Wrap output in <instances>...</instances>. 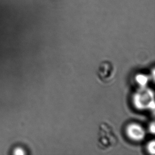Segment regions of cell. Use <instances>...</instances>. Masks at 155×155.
Wrapping results in <instances>:
<instances>
[{
  "label": "cell",
  "mask_w": 155,
  "mask_h": 155,
  "mask_svg": "<svg viewBox=\"0 0 155 155\" xmlns=\"http://www.w3.org/2000/svg\"><path fill=\"white\" fill-rule=\"evenodd\" d=\"M117 68L111 61L108 60L101 61L97 68V76L100 82L103 84H109L114 80Z\"/></svg>",
  "instance_id": "7a4b0ae2"
},
{
  "label": "cell",
  "mask_w": 155,
  "mask_h": 155,
  "mask_svg": "<svg viewBox=\"0 0 155 155\" xmlns=\"http://www.w3.org/2000/svg\"><path fill=\"white\" fill-rule=\"evenodd\" d=\"M24 151L22 149H21L20 148H18L15 150V154L16 155H23L24 154Z\"/></svg>",
  "instance_id": "3957f363"
},
{
  "label": "cell",
  "mask_w": 155,
  "mask_h": 155,
  "mask_svg": "<svg viewBox=\"0 0 155 155\" xmlns=\"http://www.w3.org/2000/svg\"><path fill=\"white\" fill-rule=\"evenodd\" d=\"M119 138L114 128L107 122L99 124L97 139V146L102 151H110L117 147Z\"/></svg>",
  "instance_id": "6da1fadb"
}]
</instances>
